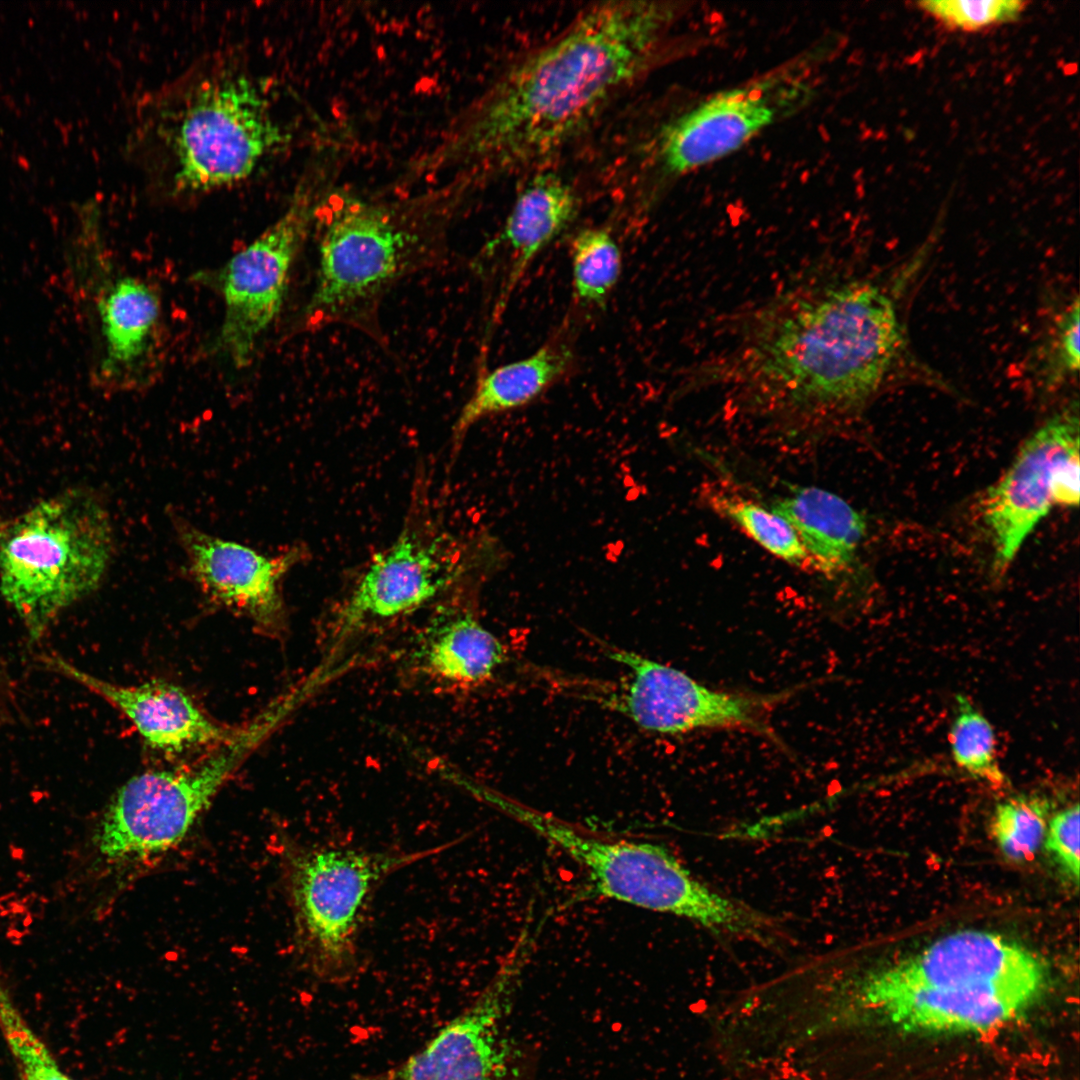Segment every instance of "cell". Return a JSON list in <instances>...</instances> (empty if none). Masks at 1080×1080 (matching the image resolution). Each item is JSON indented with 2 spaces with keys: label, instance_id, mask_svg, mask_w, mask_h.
Here are the masks:
<instances>
[{
  "label": "cell",
  "instance_id": "26",
  "mask_svg": "<svg viewBox=\"0 0 1080 1080\" xmlns=\"http://www.w3.org/2000/svg\"><path fill=\"white\" fill-rule=\"evenodd\" d=\"M0 1034L18 1080H75L23 1016L1 979Z\"/></svg>",
  "mask_w": 1080,
  "mask_h": 1080
},
{
  "label": "cell",
  "instance_id": "20",
  "mask_svg": "<svg viewBox=\"0 0 1080 1080\" xmlns=\"http://www.w3.org/2000/svg\"><path fill=\"white\" fill-rule=\"evenodd\" d=\"M772 510L793 528L812 569L826 575L848 569L865 537L863 515L840 496L820 487H793Z\"/></svg>",
  "mask_w": 1080,
  "mask_h": 1080
},
{
  "label": "cell",
  "instance_id": "27",
  "mask_svg": "<svg viewBox=\"0 0 1080 1080\" xmlns=\"http://www.w3.org/2000/svg\"><path fill=\"white\" fill-rule=\"evenodd\" d=\"M948 741L958 767L977 778L1003 783L1005 776L997 763L994 728L966 696H956V714Z\"/></svg>",
  "mask_w": 1080,
  "mask_h": 1080
},
{
  "label": "cell",
  "instance_id": "18",
  "mask_svg": "<svg viewBox=\"0 0 1080 1080\" xmlns=\"http://www.w3.org/2000/svg\"><path fill=\"white\" fill-rule=\"evenodd\" d=\"M1046 977L917 991L883 1000L866 1011L890 1024L920 1033L978 1034L1021 1015L1043 992Z\"/></svg>",
  "mask_w": 1080,
  "mask_h": 1080
},
{
  "label": "cell",
  "instance_id": "2",
  "mask_svg": "<svg viewBox=\"0 0 1080 1080\" xmlns=\"http://www.w3.org/2000/svg\"><path fill=\"white\" fill-rule=\"evenodd\" d=\"M906 350L893 299L864 281L798 304L756 339L757 376L793 402L841 410L878 391Z\"/></svg>",
  "mask_w": 1080,
  "mask_h": 1080
},
{
  "label": "cell",
  "instance_id": "6",
  "mask_svg": "<svg viewBox=\"0 0 1080 1080\" xmlns=\"http://www.w3.org/2000/svg\"><path fill=\"white\" fill-rule=\"evenodd\" d=\"M454 843L417 851L330 846L288 849L285 872L296 937L312 972L327 982L352 976L358 962L359 929L375 888L396 871Z\"/></svg>",
  "mask_w": 1080,
  "mask_h": 1080
},
{
  "label": "cell",
  "instance_id": "31",
  "mask_svg": "<svg viewBox=\"0 0 1080 1080\" xmlns=\"http://www.w3.org/2000/svg\"><path fill=\"white\" fill-rule=\"evenodd\" d=\"M1079 313V300L1076 298L1057 324L1049 362L1050 373L1054 377L1074 375L1078 372Z\"/></svg>",
  "mask_w": 1080,
  "mask_h": 1080
},
{
  "label": "cell",
  "instance_id": "22",
  "mask_svg": "<svg viewBox=\"0 0 1080 1080\" xmlns=\"http://www.w3.org/2000/svg\"><path fill=\"white\" fill-rule=\"evenodd\" d=\"M572 364L569 347L550 342L525 358L481 375L453 425L454 450L478 421L530 404L560 381Z\"/></svg>",
  "mask_w": 1080,
  "mask_h": 1080
},
{
  "label": "cell",
  "instance_id": "5",
  "mask_svg": "<svg viewBox=\"0 0 1080 1080\" xmlns=\"http://www.w3.org/2000/svg\"><path fill=\"white\" fill-rule=\"evenodd\" d=\"M444 248L384 206L350 201L323 225L307 328L336 322L368 326L379 301L404 276L433 264Z\"/></svg>",
  "mask_w": 1080,
  "mask_h": 1080
},
{
  "label": "cell",
  "instance_id": "29",
  "mask_svg": "<svg viewBox=\"0 0 1080 1080\" xmlns=\"http://www.w3.org/2000/svg\"><path fill=\"white\" fill-rule=\"evenodd\" d=\"M1047 803L1020 796L999 803L992 818V835L1009 860L1033 858L1044 842L1047 830Z\"/></svg>",
  "mask_w": 1080,
  "mask_h": 1080
},
{
  "label": "cell",
  "instance_id": "28",
  "mask_svg": "<svg viewBox=\"0 0 1080 1080\" xmlns=\"http://www.w3.org/2000/svg\"><path fill=\"white\" fill-rule=\"evenodd\" d=\"M1029 1L1021 0H925L911 5L951 33H986L1016 22Z\"/></svg>",
  "mask_w": 1080,
  "mask_h": 1080
},
{
  "label": "cell",
  "instance_id": "8",
  "mask_svg": "<svg viewBox=\"0 0 1080 1080\" xmlns=\"http://www.w3.org/2000/svg\"><path fill=\"white\" fill-rule=\"evenodd\" d=\"M282 140L254 80L234 73L206 79L187 96L169 128L172 190L196 194L237 184Z\"/></svg>",
  "mask_w": 1080,
  "mask_h": 1080
},
{
  "label": "cell",
  "instance_id": "24",
  "mask_svg": "<svg viewBox=\"0 0 1080 1080\" xmlns=\"http://www.w3.org/2000/svg\"><path fill=\"white\" fill-rule=\"evenodd\" d=\"M704 500L714 513L729 520L770 554L792 566L812 569L797 534L778 513L718 489L705 490Z\"/></svg>",
  "mask_w": 1080,
  "mask_h": 1080
},
{
  "label": "cell",
  "instance_id": "9",
  "mask_svg": "<svg viewBox=\"0 0 1080 1080\" xmlns=\"http://www.w3.org/2000/svg\"><path fill=\"white\" fill-rule=\"evenodd\" d=\"M312 216L308 202L296 197L281 217L223 265L194 276L215 288L223 300L224 314L211 351L233 367L251 363L260 337L279 315Z\"/></svg>",
  "mask_w": 1080,
  "mask_h": 1080
},
{
  "label": "cell",
  "instance_id": "16",
  "mask_svg": "<svg viewBox=\"0 0 1080 1080\" xmlns=\"http://www.w3.org/2000/svg\"><path fill=\"white\" fill-rule=\"evenodd\" d=\"M769 82L721 91L665 124L657 158L666 175L680 176L740 149L782 111Z\"/></svg>",
  "mask_w": 1080,
  "mask_h": 1080
},
{
  "label": "cell",
  "instance_id": "30",
  "mask_svg": "<svg viewBox=\"0 0 1080 1080\" xmlns=\"http://www.w3.org/2000/svg\"><path fill=\"white\" fill-rule=\"evenodd\" d=\"M1079 805L1059 811L1049 822L1045 846L1070 878L1079 882Z\"/></svg>",
  "mask_w": 1080,
  "mask_h": 1080
},
{
  "label": "cell",
  "instance_id": "4",
  "mask_svg": "<svg viewBox=\"0 0 1080 1080\" xmlns=\"http://www.w3.org/2000/svg\"><path fill=\"white\" fill-rule=\"evenodd\" d=\"M109 513L92 491L45 498L0 533V592L32 639L93 593L111 564Z\"/></svg>",
  "mask_w": 1080,
  "mask_h": 1080
},
{
  "label": "cell",
  "instance_id": "21",
  "mask_svg": "<svg viewBox=\"0 0 1080 1080\" xmlns=\"http://www.w3.org/2000/svg\"><path fill=\"white\" fill-rule=\"evenodd\" d=\"M579 199L575 189L553 172L535 175L520 191L503 229L486 250L500 244L513 256L500 306L532 261L575 219Z\"/></svg>",
  "mask_w": 1080,
  "mask_h": 1080
},
{
  "label": "cell",
  "instance_id": "12",
  "mask_svg": "<svg viewBox=\"0 0 1080 1080\" xmlns=\"http://www.w3.org/2000/svg\"><path fill=\"white\" fill-rule=\"evenodd\" d=\"M1034 977H1046V969L1031 951L996 933L965 930L855 982L837 970L834 990L840 1006L867 1010L883 1000L911 992Z\"/></svg>",
  "mask_w": 1080,
  "mask_h": 1080
},
{
  "label": "cell",
  "instance_id": "14",
  "mask_svg": "<svg viewBox=\"0 0 1080 1080\" xmlns=\"http://www.w3.org/2000/svg\"><path fill=\"white\" fill-rule=\"evenodd\" d=\"M530 947L526 932L472 1004L399 1065L388 1080H513V1049L503 1024Z\"/></svg>",
  "mask_w": 1080,
  "mask_h": 1080
},
{
  "label": "cell",
  "instance_id": "25",
  "mask_svg": "<svg viewBox=\"0 0 1080 1080\" xmlns=\"http://www.w3.org/2000/svg\"><path fill=\"white\" fill-rule=\"evenodd\" d=\"M571 266L577 301L586 306L600 307L620 278V247L608 229L584 228L572 240Z\"/></svg>",
  "mask_w": 1080,
  "mask_h": 1080
},
{
  "label": "cell",
  "instance_id": "11",
  "mask_svg": "<svg viewBox=\"0 0 1080 1080\" xmlns=\"http://www.w3.org/2000/svg\"><path fill=\"white\" fill-rule=\"evenodd\" d=\"M1079 421L1057 415L1023 444L987 492L983 518L994 545V569L1004 572L1054 505L1079 504Z\"/></svg>",
  "mask_w": 1080,
  "mask_h": 1080
},
{
  "label": "cell",
  "instance_id": "7",
  "mask_svg": "<svg viewBox=\"0 0 1080 1080\" xmlns=\"http://www.w3.org/2000/svg\"><path fill=\"white\" fill-rule=\"evenodd\" d=\"M283 712L272 708L191 767L151 770L129 779L113 795L96 828L98 853L120 862L176 846Z\"/></svg>",
  "mask_w": 1080,
  "mask_h": 1080
},
{
  "label": "cell",
  "instance_id": "17",
  "mask_svg": "<svg viewBox=\"0 0 1080 1080\" xmlns=\"http://www.w3.org/2000/svg\"><path fill=\"white\" fill-rule=\"evenodd\" d=\"M44 663L122 712L154 749L178 753L219 745L238 732L215 722L183 689L172 683L152 680L125 686L87 673L59 656H45Z\"/></svg>",
  "mask_w": 1080,
  "mask_h": 1080
},
{
  "label": "cell",
  "instance_id": "1",
  "mask_svg": "<svg viewBox=\"0 0 1080 1080\" xmlns=\"http://www.w3.org/2000/svg\"><path fill=\"white\" fill-rule=\"evenodd\" d=\"M678 10L640 0L585 10L498 81L469 128L470 152L514 164L559 147L647 69Z\"/></svg>",
  "mask_w": 1080,
  "mask_h": 1080
},
{
  "label": "cell",
  "instance_id": "10",
  "mask_svg": "<svg viewBox=\"0 0 1080 1080\" xmlns=\"http://www.w3.org/2000/svg\"><path fill=\"white\" fill-rule=\"evenodd\" d=\"M606 651L625 667L627 675L599 696L598 702L653 733L735 728L773 737L768 712L792 693L752 695L714 690L679 669L634 651L615 646H607Z\"/></svg>",
  "mask_w": 1080,
  "mask_h": 1080
},
{
  "label": "cell",
  "instance_id": "23",
  "mask_svg": "<svg viewBox=\"0 0 1080 1080\" xmlns=\"http://www.w3.org/2000/svg\"><path fill=\"white\" fill-rule=\"evenodd\" d=\"M422 671L440 683L471 688L487 682L503 663L502 642L471 613L438 618L416 652Z\"/></svg>",
  "mask_w": 1080,
  "mask_h": 1080
},
{
  "label": "cell",
  "instance_id": "15",
  "mask_svg": "<svg viewBox=\"0 0 1080 1080\" xmlns=\"http://www.w3.org/2000/svg\"><path fill=\"white\" fill-rule=\"evenodd\" d=\"M170 519L187 560V572L210 600L264 628L275 629L281 624L284 608L280 584L303 559L302 548L266 556L211 535L175 513L170 514Z\"/></svg>",
  "mask_w": 1080,
  "mask_h": 1080
},
{
  "label": "cell",
  "instance_id": "3",
  "mask_svg": "<svg viewBox=\"0 0 1080 1080\" xmlns=\"http://www.w3.org/2000/svg\"><path fill=\"white\" fill-rule=\"evenodd\" d=\"M489 803L583 867L600 896L684 918L722 940L760 945L770 933L768 913L699 880L661 845L605 838L499 793Z\"/></svg>",
  "mask_w": 1080,
  "mask_h": 1080
},
{
  "label": "cell",
  "instance_id": "13",
  "mask_svg": "<svg viewBox=\"0 0 1080 1080\" xmlns=\"http://www.w3.org/2000/svg\"><path fill=\"white\" fill-rule=\"evenodd\" d=\"M455 544L424 519H409L397 539L375 555L339 608L334 637L342 641L368 624L417 611L464 574Z\"/></svg>",
  "mask_w": 1080,
  "mask_h": 1080
},
{
  "label": "cell",
  "instance_id": "19",
  "mask_svg": "<svg viewBox=\"0 0 1080 1080\" xmlns=\"http://www.w3.org/2000/svg\"><path fill=\"white\" fill-rule=\"evenodd\" d=\"M97 311L104 352L99 372L106 384L130 388L155 355L162 316L158 293L133 275H119L102 290Z\"/></svg>",
  "mask_w": 1080,
  "mask_h": 1080
}]
</instances>
